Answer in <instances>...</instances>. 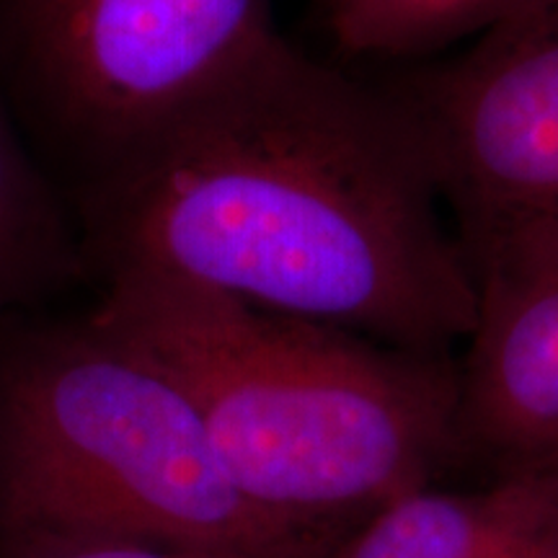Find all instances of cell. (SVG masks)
<instances>
[{"instance_id": "3", "label": "cell", "mask_w": 558, "mask_h": 558, "mask_svg": "<svg viewBox=\"0 0 558 558\" xmlns=\"http://www.w3.org/2000/svg\"><path fill=\"white\" fill-rule=\"evenodd\" d=\"M0 535L11 554L96 538L259 558L339 546L251 505L184 393L86 313L0 326Z\"/></svg>"}, {"instance_id": "6", "label": "cell", "mask_w": 558, "mask_h": 558, "mask_svg": "<svg viewBox=\"0 0 558 558\" xmlns=\"http://www.w3.org/2000/svg\"><path fill=\"white\" fill-rule=\"evenodd\" d=\"M476 313L458 367L460 450L558 458V213L460 228Z\"/></svg>"}, {"instance_id": "4", "label": "cell", "mask_w": 558, "mask_h": 558, "mask_svg": "<svg viewBox=\"0 0 558 558\" xmlns=\"http://www.w3.org/2000/svg\"><path fill=\"white\" fill-rule=\"evenodd\" d=\"M271 34V0H0V90L70 197Z\"/></svg>"}, {"instance_id": "8", "label": "cell", "mask_w": 558, "mask_h": 558, "mask_svg": "<svg viewBox=\"0 0 558 558\" xmlns=\"http://www.w3.org/2000/svg\"><path fill=\"white\" fill-rule=\"evenodd\" d=\"M94 282L68 192L0 90V326L41 316Z\"/></svg>"}, {"instance_id": "10", "label": "cell", "mask_w": 558, "mask_h": 558, "mask_svg": "<svg viewBox=\"0 0 558 558\" xmlns=\"http://www.w3.org/2000/svg\"><path fill=\"white\" fill-rule=\"evenodd\" d=\"M11 558H259L218 546L179 541H143V538H96L68 541L50 546L13 550Z\"/></svg>"}, {"instance_id": "5", "label": "cell", "mask_w": 558, "mask_h": 558, "mask_svg": "<svg viewBox=\"0 0 558 558\" xmlns=\"http://www.w3.org/2000/svg\"><path fill=\"white\" fill-rule=\"evenodd\" d=\"M401 101L460 228L558 213V0H533Z\"/></svg>"}, {"instance_id": "1", "label": "cell", "mask_w": 558, "mask_h": 558, "mask_svg": "<svg viewBox=\"0 0 558 558\" xmlns=\"http://www.w3.org/2000/svg\"><path fill=\"white\" fill-rule=\"evenodd\" d=\"M407 104L271 34L70 194L90 275L153 269L445 357L476 295Z\"/></svg>"}, {"instance_id": "2", "label": "cell", "mask_w": 558, "mask_h": 558, "mask_svg": "<svg viewBox=\"0 0 558 558\" xmlns=\"http://www.w3.org/2000/svg\"><path fill=\"white\" fill-rule=\"evenodd\" d=\"M94 326L177 386L251 505L341 543L458 456V367L166 271L96 279Z\"/></svg>"}, {"instance_id": "9", "label": "cell", "mask_w": 558, "mask_h": 558, "mask_svg": "<svg viewBox=\"0 0 558 558\" xmlns=\"http://www.w3.org/2000/svg\"><path fill=\"white\" fill-rule=\"evenodd\" d=\"M331 37L349 54H399L442 47L520 13L533 0H318Z\"/></svg>"}, {"instance_id": "7", "label": "cell", "mask_w": 558, "mask_h": 558, "mask_svg": "<svg viewBox=\"0 0 558 558\" xmlns=\"http://www.w3.org/2000/svg\"><path fill=\"white\" fill-rule=\"evenodd\" d=\"M331 558H558V458L499 469L476 488H416Z\"/></svg>"}]
</instances>
